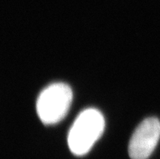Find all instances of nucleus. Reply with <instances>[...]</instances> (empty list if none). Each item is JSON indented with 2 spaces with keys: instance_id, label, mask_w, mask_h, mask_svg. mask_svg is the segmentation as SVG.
Segmentation results:
<instances>
[{
  "instance_id": "1",
  "label": "nucleus",
  "mask_w": 160,
  "mask_h": 159,
  "mask_svg": "<svg viewBox=\"0 0 160 159\" xmlns=\"http://www.w3.org/2000/svg\"><path fill=\"white\" fill-rule=\"evenodd\" d=\"M105 128V119L97 109L84 110L77 117L68 136V144L74 155L83 156L91 149Z\"/></svg>"
},
{
  "instance_id": "3",
  "label": "nucleus",
  "mask_w": 160,
  "mask_h": 159,
  "mask_svg": "<svg viewBox=\"0 0 160 159\" xmlns=\"http://www.w3.org/2000/svg\"><path fill=\"white\" fill-rule=\"evenodd\" d=\"M160 138V121L150 117L142 121L134 131L128 145L131 159H147L158 145Z\"/></svg>"
},
{
  "instance_id": "2",
  "label": "nucleus",
  "mask_w": 160,
  "mask_h": 159,
  "mask_svg": "<svg viewBox=\"0 0 160 159\" xmlns=\"http://www.w3.org/2000/svg\"><path fill=\"white\" fill-rule=\"evenodd\" d=\"M72 90L64 83H54L45 88L37 101V112L43 123H59L67 115L72 102Z\"/></svg>"
}]
</instances>
